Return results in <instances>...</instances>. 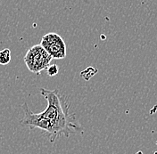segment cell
<instances>
[{"mask_svg": "<svg viewBox=\"0 0 157 154\" xmlns=\"http://www.w3.org/2000/svg\"><path fill=\"white\" fill-rule=\"evenodd\" d=\"M40 93L47 100L48 106L39 113L43 118L49 120L54 126L55 142L61 135L68 137L71 133L78 131L79 126L72 118V116L69 114V107L65 105V102L59 94V90L40 88Z\"/></svg>", "mask_w": 157, "mask_h": 154, "instance_id": "6da1fadb", "label": "cell"}, {"mask_svg": "<svg viewBox=\"0 0 157 154\" xmlns=\"http://www.w3.org/2000/svg\"><path fill=\"white\" fill-rule=\"evenodd\" d=\"M53 57L41 45H35L27 51L24 56V62L29 71L39 73L46 69Z\"/></svg>", "mask_w": 157, "mask_h": 154, "instance_id": "7a4b0ae2", "label": "cell"}, {"mask_svg": "<svg viewBox=\"0 0 157 154\" xmlns=\"http://www.w3.org/2000/svg\"><path fill=\"white\" fill-rule=\"evenodd\" d=\"M21 109L24 112L23 118L20 121V125L22 126H29V127H34V128H39L41 130H44L48 135H49V141L51 143H55L54 139V126L52 123L43 118L40 115V113H34L25 103L21 105Z\"/></svg>", "mask_w": 157, "mask_h": 154, "instance_id": "3957f363", "label": "cell"}, {"mask_svg": "<svg viewBox=\"0 0 157 154\" xmlns=\"http://www.w3.org/2000/svg\"><path fill=\"white\" fill-rule=\"evenodd\" d=\"M40 45L54 59L66 57V45L57 33L50 32L43 36Z\"/></svg>", "mask_w": 157, "mask_h": 154, "instance_id": "277c9868", "label": "cell"}, {"mask_svg": "<svg viewBox=\"0 0 157 154\" xmlns=\"http://www.w3.org/2000/svg\"><path fill=\"white\" fill-rule=\"evenodd\" d=\"M11 62V50L5 48L0 51V64L7 65Z\"/></svg>", "mask_w": 157, "mask_h": 154, "instance_id": "5b68a950", "label": "cell"}, {"mask_svg": "<svg viewBox=\"0 0 157 154\" xmlns=\"http://www.w3.org/2000/svg\"><path fill=\"white\" fill-rule=\"evenodd\" d=\"M46 70H47V73H48L49 77H55V76H56L58 74L59 68L56 63L49 64L48 68L46 69Z\"/></svg>", "mask_w": 157, "mask_h": 154, "instance_id": "8992f818", "label": "cell"}, {"mask_svg": "<svg viewBox=\"0 0 157 154\" xmlns=\"http://www.w3.org/2000/svg\"><path fill=\"white\" fill-rule=\"evenodd\" d=\"M89 69H90V68H88V69H85V70L83 71V73H87V74H89ZM96 73H97V70H96V71H93V72H91V73H90V75H88V76H85V77H84V79L88 80L90 77H92V76H94Z\"/></svg>", "mask_w": 157, "mask_h": 154, "instance_id": "52a82bcc", "label": "cell"}]
</instances>
